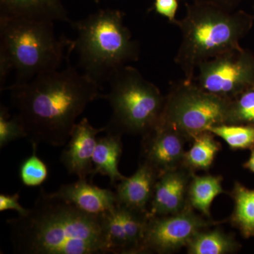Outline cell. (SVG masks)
<instances>
[{
    "label": "cell",
    "mask_w": 254,
    "mask_h": 254,
    "mask_svg": "<svg viewBox=\"0 0 254 254\" xmlns=\"http://www.w3.org/2000/svg\"><path fill=\"white\" fill-rule=\"evenodd\" d=\"M31 144H66L88 104L103 98L100 85L68 66L6 88Z\"/></svg>",
    "instance_id": "obj_1"
},
{
    "label": "cell",
    "mask_w": 254,
    "mask_h": 254,
    "mask_svg": "<svg viewBox=\"0 0 254 254\" xmlns=\"http://www.w3.org/2000/svg\"><path fill=\"white\" fill-rule=\"evenodd\" d=\"M6 222L15 254H110L100 216L85 213L43 189L26 215Z\"/></svg>",
    "instance_id": "obj_2"
},
{
    "label": "cell",
    "mask_w": 254,
    "mask_h": 254,
    "mask_svg": "<svg viewBox=\"0 0 254 254\" xmlns=\"http://www.w3.org/2000/svg\"><path fill=\"white\" fill-rule=\"evenodd\" d=\"M253 14L243 10H229L216 5L186 4V14L173 24L180 28L182 41L175 63L185 79L193 81L200 64L242 48L240 41L250 33Z\"/></svg>",
    "instance_id": "obj_3"
},
{
    "label": "cell",
    "mask_w": 254,
    "mask_h": 254,
    "mask_svg": "<svg viewBox=\"0 0 254 254\" xmlns=\"http://www.w3.org/2000/svg\"><path fill=\"white\" fill-rule=\"evenodd\" d=\"M73 46V41L57 36L52 21L0 16L1 86L12 71L14 83H21L58 69Z\"/></svg>",
    "instance_id": "obj_4"
},
{
    "label": "cell",
    "mask_w": 254,
    "mask_h": 254,
    "mask_svg": "<svg viewBox=\"0 0 254 254\" xmlns=\"http://www.w3.org/2000/svg\"><path fill=\"white\" fill-rule=\"evenodd\" d=\"M73 24L77 33L73 48L83 73L100 85L138 60L139 46L125 25L122 11L99 10Z\"/></svg>",
    "instance_id": "obj_5"
},
{
    "label": "cell",
    "mask_w": 254,
    "mask_h": 254,
    "mask_svg": "<svg viewBox=\"0 0 254 254\" xmlns=\"http://www.w3.org/2000/svg\"><path fill=\"white\" fill-rule=\"evenodd\" d=\"M108 82L109 92L103 97L109 103L112 116L105 132L143 136L150 131L165 105V96L158 87L130 65L117 71Z\"/></svg>",
    "instance_id": "obj_6"
},
{
    "label": "cell",
    "mask_w": 254,
    "mask_h": 254,
    "mask_svg": "<svg viewBox=\"0 0 254 254\" xmlns=\"http://www.w3.org/2000/svg\"><path fill=\"white\" fill-rule=\"evenodd\" d=\"M231 100L205 91L193 81L176 82L165 96L159 122L173 127L191 141L211 127L226 124Z\"/></svg>",
    "instance_id": "obj_7"
},
{
    "label": "cell",
    "mask_w": 254,
    "mask_h": 254,
    "mask_svg": "<svg viewBox=\"0 0 254 254\" xmlns=\"http://www.w3.org/2000/svg\"><path fill=\"white\" fill-rule=\"evenodd\" d=\"M197 84L220 98L233 100L254 86V53L240 48L200 64Z\"/></svg>",
    "instance_id": "obj_8"
},
{
    "label": "cell",
    "mask_w": 254,
    "mask_h": 254,
    "mask_svg": "<svg viewBox=\"0 0 254 254\" xmlns=\"http://www.w3.org/2000/svg\"><path fill=\"white\" fill-rule=\"evenodd\" d=\"M188 206L178 213L151 215L145 229L143 254H172L190 243L198 232L215 225Z\"/></svg>",
    "instance_id": "obj_9"
},
{
    "label": "cell",
    "mask_w": 254,
    "mask_h": 254,
    "mask_svg": "<svg viewBox=\"0 0 254 254\" xmlns=\"http://www.w3.org/2000/svg\"><path fill=\"white\" fill-rule=\"evenodd\" d=\"M189 141L180 132L158 122L142 136L140 163H144L160 174L183 166L185 143Z\"/></svg>",
    "instance_id": "obj_10"
},
{
    "label": "cell",
    "mask_w": 254,
    "mask_h": 254,
    "mask_svg": "<svg viewBox=\"0 0 254 254\" xmlns=\"http://www.w3.org/2000/svg\"><path fill=\"white\" fill-rule=\"evenodd\" d=\"M194 172L185 165L160 174L149 206L151 215H172L190 206L189 186Z\"/></svg>",
    "instance_id": "obj_11"
},
{
    "label": "cell",
    "mask_w": 254,
    "mask_h": 254,
    "mask_svg": "<svg viewBox=\"0 0 254 254\" xmlns=\"http://www.w3.org/2000/svg\"><path fill=\"white\" fill-rule=\"evenodd\" d=\"M105 131V127L95 128L87 118L76 124L68 145L60 157V161L68 174L76 175L79 180H87L90 176L92 180L94 170L93 156L98 141L96 136Z\"/></svg>",
    "instance_id": "obj_12"
},
{
    "label": "cell",
    "mask_w": 254,
    "mask_h": 254,
    "mask_svg": "<svg viewBox=\"0 0 254 254\" xmlns=\"http://www.w3.org/2000/svg\"><path fill=\"white\" fill-rule=\"evenodd\" d=\"M54 193L82 211L95 216H101L117 205L115 192L95 186L87 180L62 185Z\"/></svg>",
    "instance_id": "obj_13"
},
{
    "label": "cell",
    "mask_w": 254,
    "mask_h": 254,
    "mask_svg": "<svg viewBox=\"0 0 254 254\" xmlns=\"http://www.w3.org/2000/svg\"><path fill=\"white\" fill-rule=\"evenodd\" d=\"M158 178V173L153 168L139 163L136 173L115 185L117 204L141 213L149 212L148 208Z\"/></svg>",
    "instance_id": "obj_14"
},
{
    "label": "cell",
    "mask_w": 254,
    "mask_h": 254,
    "mask_svg": "<svg viewBox=\"0 0 254 254\" xmlns=\"http://www.w3.org/2000/svg\"><path fill=\"white\" fill-rule=\"evenodd\" d=\"M0 16L70 22L63 0H0Z\"/></svg>",
    "instance_id": "obj_15"
},
{
    "label": "cell",
    "mask_w": 254,
    "mask_h": 254,
    "mask_svg": "<svg viewBox=\"0 0 254 254\" xmlns=\"http://www.w3.org/2000/svg\"><path fill=\"white\" fill-rule=\"evenodd\" d=\"M122 134L107 133L105 136L98 138L93 156V175L108 177L112 185L125 179L119 170V163L123 155Z\"/></svg>",
    "instance_id": "obj_16"
},
{
    "label": "cell",
    "mask_w": 254,
    "mask_h": 254,
    "mask_svg": "<svg viewBox=\"0 0 254 254\" xmlns=\"http://www.w3.org/2000/svg\"><path fill=\"white\" fill-rule=\"evenodd\" d=\"M222 177L213 175H192L188 190V203L193 210L210 218V206L215 197L225 193Z\"/></svg>",
    "instance_id": "obj_17"
},
{
    "label": "cell",
    "mask_w": 254,
    "mask_h": 254,
    "mask_svg": "<svg viewBox=\"0 0 254 254\" xmlns=\"http://www.w3.org/2000/svg\"><path fill=\"white\" fill-rule=\"evenodd\" d=\"M204 229L198 232L187 246L189 254H226L235 253L240 245L235 237L222 230Z\"/></svg>",
    "instance_id": "obj_18"
},
{
    "label": "cell",
    "mask_w": 254,
    "mask_h": 254,
    "mask_svg": "<svg viewBox=\"0 0 254 254\" xmlns=\"http://www.w3.org/2000/svg\"><path fill=\"white\" fill-rule=\"evenodd\" d=\"M231 196L235 203L230 222L246 239L254 237V190L235 182Z\"/></svg>",
    "instance_id": "obj_19"
},
{
    "label": "cell",
    "mask_w": 254,
    "mask_h": 254,
    "mask_svg": "<svg viewBox=\"0 0 254 254\" xmlns=\"http://www.w3.org/2000/svg\"><path fill=\"white\" fill-rule=\"evenodd\" d=\"M214 136L211 132L206 131L193 137L191 147L185 153L184 165L193 172L208 170L221 149L220 143Z\"/></svg>",
    "instance_id": "obj_20"
},
{
    "label": "cell",
    "mask_w": 254,
    "mask_h": 254,
    "mask_svg": "<svg viewBox=\"0 0 254 254\" xmlns=\"http://www.w3.org/2000/svg\"><path fill=\"white\" fill-rule=\"evenodd\" d=\"M208 131L223 139L232 150L254 148V126L223 124L211 127Z\"/></svg>",
    "instance_id": "obj_21"
},
{
    "label": "cell",
    "mask_w": 254,
    "mask_h": 254,
    "mask_svg": "<svg viewBox=\"0 0 254 254\" xmlns=\"http://www.w3.org/2000/svg\"><path fill=\"white\" fill-rule=\"evenodd\" d=\"M226 124L254 126V86L231 100Z\"/></svg>",
    "instance_id": "obj_22"
},
{
    "label": "cell",
    "mask_w": 254,
    "mask_h": 254,
    "mask_svg": "<svg viewBox=\"0 0 254 254\" xmlns=\"http://www.w3.org/2000/svg\"><path fill=\"white\" fill-rule=\"evenodd\" d=\"M37 147L38 145L32 144V155L20 165V180L26 187L41 186L49 176L48 166L37 155Z\"/></svg>",
    "instance_id": "obj_23"
},
{
    "label": "cell",
    "mask_w": 254,
    "mask_h": 254,
    "mask_svg": "<svg viewBox=\"0 0 254 254\" xmlns=\"http://www.w3.org/2000/svg\"><path fill=\"white\" fill-rule=\"evenodd\" d=\"M27 137L21 120L15 114L11 116L4 105L0 107V148L2 149L11 142Z\"/></svg>",
    "instance_id": "obj_24"
},
{
    "label": "cell",
    "mask_w": 254,
    "mask_h": 254,
    "mask_svg": "<svg viewBox=\"0 0 254 254\" xmlns=\"http://www.w3.org/2000/svg\"><path fill=\"white\" fill-rule=\"evenodd\" d=\"M19 198V192L12 195L1 193L0 194V211L13 210L17 212L18 215H26L29 211V209L23 208L22 205L20 204L18 202Z\"/></svg>",
    "instance_id": "obj_25"
},
{
    "label": "cell",
    "mask_w": 254,
    "mask_h": 254,
    "mask_svg": "<svg viewBox=\"0 0 254 254\" xmlns=\"http://www.w3.org/2000/svg\"><path fill=\"white\" fill-rule=\"evenodd\" d=\"M178 7V0H155L154 3L155 11L173 23L176 20Z\"/></svg>",
    "instance_id": "obj_26"
},
{
    "label": "cell",
    "mask_w": 254,
    "mask_h": 254,
    "mask_svg": "<svg viewBox=\"0 0 254 254\" xmlns=\"http://www.w3.org/2000/svg\"><path fill=\"white\" fill-rule=\"evenodd\" d=\"M243 0H193V2L216 5L229 10H236Z\"/></svg>",
    "instance_id": "obj_27"
},
{
    "label": "cell",
    "mask_w": 254,
    "mask_h": 254,
    "mask_svg": "<svg viewBox=\"0 0 254 254\" xmlns=\"http://www.w3.org/2000/svg\"><path fill=\"white\" fill-rule=\"evenodd\" d=\"M244 168L250 170L252 173H254V148L251 149L250 158L243 165Z\"/></svg>",
    "instance_id": "obj_28"
},
{
    "label": "cell",
    "mask_w": 254,
    "mask_h": 254,
    "mask_svg": "<svg viewBox=\"0 0 254 254\" xmlns=\"http://www.w3.org/2000/svg\"><path fill=\"white\" fill-rule=\"evenodd\" d=\"M94 1H95V2H99L100 0H94Z\"/></svg>",
    "instance_id": "obj_29"
},
{
    "label": "cell",
    "mask_w": 254,
    "mask_h": 254,
    "mask_svg": "<svg viewBox=\"0 0 254 254\" xmlns=\"http://www.w3.org/2000/svg\"><path fill=\"white\" fill-rule=\"evenodd\" d=\"M253 16H254V14H253Z\"/></svg>",
    "instance_id": "obj_30"
},
{
    "label": "cell",
    "mask_w": 254,
    "mask_h": 254,
    "mask_svg": "<svg viewBox=\"0 0 254 254\" xmlns=\"http://www.w3.org/2000/svg\"></svg>",
    "instance_id": "obj_31"
}]
</instances>
